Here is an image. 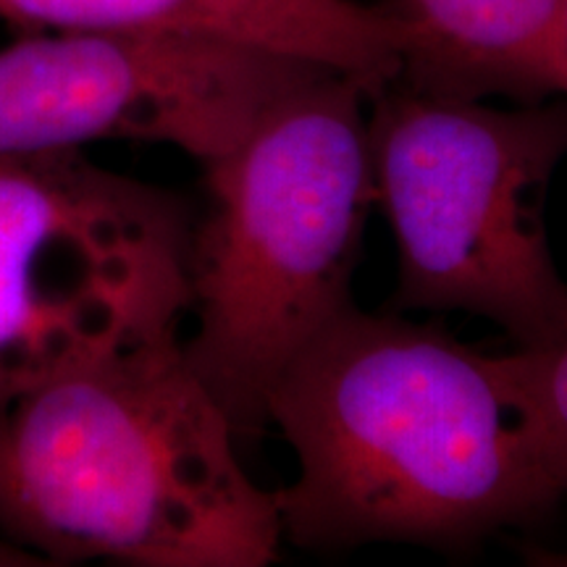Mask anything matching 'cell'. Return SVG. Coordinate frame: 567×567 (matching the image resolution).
<instances>
[{"label":"cell","instance_id":"cell-2","mask_svg":"<svg viewBox=\"0 0 567 567\" xmlns=\"http://www.w3.org/2000/svg\"><path fill=\"white\" fill-rule=\"evenodd\" d=\"M179 329L132 339L0 408V538L42 565L264 567L281 520Z\"/></svg>","mask_w":567,"mask_h":567},{"label":"cell","instance_id":"cell-7","mask_svg":"<svg viewBox=\"0 0 567 567\" xmlns=\"http://www.w3.org/2000/svg\"><path fill=\"white\" fill-rule=\"evenodd\" d=\"M17 32H109L218 40L358 76L375 90L400 71L402 42L358 0H0Z\"/></svg>","mask_w":567,"mask_h":567},{"label":"cell","instance_id":"cell-8","mask_svg":"<svg viewBox=\"0 0 567 567\" xmlns=\"http://www.w3.org/2000/svg\"><path fill=\"white\" fill-rule=\"evenodd\" d=\"M400 32V76L460 97L563 95V0H381Z\"/></svg>","mask_w":567,"mask_h":567},{"label":"cell","instance_id":"cell-1","mask_svg":"<svg viewBox=\"0 0 567 567\" xmlns=\"http://www.w3.org/2000/svg\"><path fill=\"white\" fill-rule=\"evenodd\" d=\"M297 476L274 505L305 549H471L563 496L496 354L354 305L297 354L268 396Z\"/></svg>","mask_w":567,"mask_h":567},{"label":"cell","instance_id":"cell-4","mask_svg":"<svg viewBox=\"0 0 567 567\" xmlns=\"http://www.w3.org/2000/svg\"><path fill=\"white\" fill-rule=\"evenodd\" d=\"M565 155V105L499 109L400 76L368 92L373 203L396 243L394 310L488 318L517 347L555 337L567 284L544 200Z\"/></svg>","mask_w":567,"mask_h":567},{"label":"cell","instance_id":"cell-6","mask_svg":"<svg viewBox=\"0 0 567 567\" xmlns=\"http://www.w3.org/2000/svg\"><path fill=\"white\" fill-rule=\"evenodd\" d=\"M318 69L218 40L19 32L0 45V158L147 142L205 166Z\"/></svg>","mask_w":567,"mask_h":567},{"label":"cell","instance_id":"cell-5","mask_svg":"<svg viewBox=\"0 0 567 567\" xmlns=\"http://www.w3.org/2000/svg\"><path fill=\"white\" fill-rule=\"evenodd\" d=\"M179 197L84 153L0 158V408L187 316Z\"/></svg>","mask_w":567,"mask_h":567},{"label":"cell","instance_id":"cell-9","mask_svg":"<svg viewBox=\"0 0 567 567\" xmlns=\"http://www.w3.org/2000/svg\"><path fill=\"white\" fill-rule=\"evenodd\" d=\"M496 368L544 467L567 494V321L544 344L496 354Z\"/></svg>","mask_w":567,"mask_h":567},{"label":"cell","instance_id":"cell-11","mask_svg":"<svg viewBox=\"0 0 567 567\" xmlns=\"http://www.w3.org/2000/svg\"><path fill=\"white\" fill-rule=\"evenodd\" d=\"M563 95H567V0H563Z\"/></svg>","mask_w":567,"mask_h":567},{"label":"cell","instance_id":"cell-3","mask_svg":"<svg viewBox=\"0 0 567 567\" xmlns=\"http://www.w3.org/2000/svg\"><path fill=\"white\" fill-rule=\"evenodd\" d=\"M368 84L318 69L205 163L208 205L187 252L184 352L245 436L268 425L287 365L352 305L373 205Z\"/></svg>","mask_w":567,"mask_h":567},{"label":"cell","instance_id":"cell-12","mask_svg":"<svg viewBox=\"0 0 567 567\" xmlns=\"http://www.w3.org/2000/svg\"><path fill=\"white\" fill-rule=\"evenodd\" d=\"M534 563L567 565V555H555V551H534Z\"/></svg>","mask_w":567,"mask_h":567},{"label":"cell","instance_id":"cell-10","mask_svg":"<svg viewBox=\"0 0 567 567\" xmlns=\"http://www.w3.org/2000/svg\"><path fill=\"white\" fill-rule=\"evenodd\" d=\"M0 567H45L38 557H32L30 551L13 547L11 542L0 538Z\"/></svg>","mask_w":567,"mask_h":567}]
</instances>
